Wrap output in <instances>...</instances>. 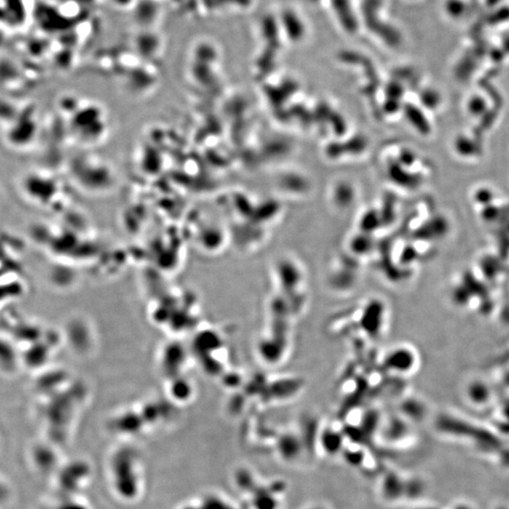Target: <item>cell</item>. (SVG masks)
Masks as SVG:
<instances>
[{
  "mask_svg": "<svg viewBox=\"0 0 509 509\" xmlns=\"http://www.w3.org/2000/svg\"><path fill=\"white\" fill-rule=\"evenodd\" d=\"M411 361L408 350H395L387 358V365L395 371H406L411 367Z\"/></svg>",
  "mask_w": 509,
  "mask_h": 509,
  "instance_id": "cell-1",
  "label": "cell"
}]
</instances>
